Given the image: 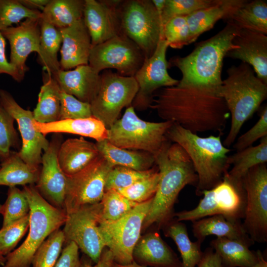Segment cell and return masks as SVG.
I'll list each match as a JSON object with an SVG mask.
<instances>
[{
	"label": "cell",
	"mask_w": 267,
	"mask_h": 267,
	"mask_svg": "<svg viewBox=\"0 0 267 267\" xmlns=\"http://www.w3.org/2000/svg\"><path fill=\"white\" fill-rule=\"evenodd\" d=\"M163 121H171L197 134L224 129L230 114L215 89L195 86L162 88L152 96L149 107Z\"/></svg>",
	"instance_id": "6da1fadb"
},
{
	"label": "cell",
	"mask_w": 267,
	"mask_h": 267,
	"mask_svg": "<svg viewBox=\"0 0 267 267\" xmlns=\"http://www.w3.org/2000/svg\"><path fill=\"white\" fill-rule=\"evenodd\" d=\"M154 157L160 179L142 229L153 224L160 227L170 222L180 191L187 185L196 186L198 181L190 158L178 144L168 140Z\"/></svg>",
	"instance_id": "7a4b0ae2"
},
{
	"label": "cell",
	"mask_w": 267,
	"mask_h": 267,
	"mask_svg": "<svg viewBox=\"0 0 267 267\" xmlns=\"http://www.w3.org/2000/svg\"><path fill=\"white\" fill-rule=\"evenodd\" d=\"M235 25L226 26L211 38L196 44L187 55L172 57L169 68L174 66L181 72L182 78L177 85L195 86L217 90L221 85L223 60L230 50L238 47L232 40L238 31Z\"/></svg>",
	"instance_id": "3957f363"
},
{
	"label": "cell",
	"mask_w": 267,
	"mask_h": 267,
	"mask_svg": "<svg viewBox=\"0 0 267 267\" xmlns=\"http://www.w3.org/2000/svg\"><path fill=\"white\" fill-rule=\"evenodd\" d=\"M227 77L217 90L224 100L231 117L229 132L222 142L228 148L237 138L243 124L258 110L267 97V84L252 67L241 62L227 70Z\"/></svg>",
	"instance_id": "277c9868"
},
{
	"label": "cell",
	"mask_w": 267,
	"mask_h": 267,
	"mask_svg": "<svg viewBox=\"0 0 267 267\" xmlns=\"http://www.w3.org/2000/svg\"><path fill=\"white\" fill-rule=\"evenodd\" d=\"M166 136L180 146L190 158L198 177L197 195L217 185L228 171L230 150L223 145L221 134L202 137L173 123Z\"/></svg>",
	"instance_id": "5b68a950"
},
{
	"label": "cell",
	"mask_w": 267,
	"mask_h": 267,
	"mask_svg": "<svg viewBox=\"0 0 267 267\" xmlns=\"http://www.w3.org/2000/svg\"><path fill=\"white\" fill-rule=\"evenodd\" d=\"M22 190L29 204V232L22 244L5 256L2 267H30L40 246L50 234L60 229L66 219V211L49 204L35 185H25Z\"/></svg>",
	"instance_id": "8992f818"
},
{
	"label": "cell",
	"mask_w": 267,
	"mask_h": 267,
	"mask_svg": "<svg viewBox=\"0 0 267 267\" xmlns=\"http://www.w3.org/2000/svg\"><path fill=\"white\" fill-rule=\"evenodd\" d=\"M173 123L141 119L131 105L122 118L107 129V139L118 147L143 151L155 156L168 141L166 134Z\"/></svg>",
	"instance_id": "52a82bcc"
},
{
	"label": "cell",
	"mask_w": 267,
	"mask_h": 267,
	"mask_svg": "<svg viewBox=\"0 0 267 267\" xmlns=\"http://www.w3.org/2000/svg\"><path fill=\"white\" fill-rule=\"evenodd\" d=\"M202 195L194 209L175 213L176 220L193 222L218 215L234 220L244 218L246 196L242 180L232 179L226 172L220 183L204 191Z\"/></svg>",
	"instance_id": "ba28073f"
},
{
	"label": "cell",
	"mask_w": 267,
	"mask_h": 267,
	"mask_svg": "<svg viewBox=\"0 0 267 267\" xmlns=\"http://www.w3.org/2000/svg\"><path fill=\"white\" fill-rule=\"evenodd\" d=\"M119 13L122 33L137 45L145 58L150 57L163 35L161 17L152 1L122 0Z\"/></svg>",
	"instance_id": "9c48e42d"
},
{
	"label": "cell",
	"mask_w": 267,
	"mask_h": 267,
	"mask_svg": "<svg viewBox=\"0 0 267 267\" xmlns=\"http://www.w3.org/2000/svg\"><path fill=\"white\" fill-rule=\"evenodd\" d=\"M100 75L99 88L90 104L92 116L108 129L118 119L122 110L132 105L138 86L134 77L124 76L111 70Z\"/></svg>",
	"instance_id": "30bf717a"
},
{
	"label": "cell",
	"mask_w": 267,
	"mask_h": 267,
	"mask_svg": "<svg viewBox=\"0 0 267 267\" xmlns=\"http://www.w3.org/2000/svg\"><path fill=\"white\" fill-rule=\"evenodd\" d=\"M152 198L139 203L122 218L99 222V228L105 245L112 253L115 262L132 263L134 249L140 237L142 225L151 206Z\"/></svg>",
	"instance_id": "8fae6325"
},
{
	"label": "cell",
	"mask_w": 267,
	"mask_h": 267,
	"mask_svg": "<svg viewBox=\"0 0 267 267\" xmlns=\"http://www.w3.org/2000/svg\"><path fill=\"white\" fill-rule=\"evenodd\" d=\"M66 214L62 229L65 244L74 242L92 261L97 263L106 248L99 228L101 202L82 206Z\"/></svg>",
	"instance_id": "7c38bea8"
},
{
	"label": "cell",
	"mask_w": 267,
	"mask_h": 267,
	"mask_svg": "<svg viewBox=\"0 0 267 267\" xmlns=\"http://www.w3.org/2000/svg\"><path fill=\"white\" fill-rule=\"evenodd\" d=\"M246 205L242 225L255 242L267 241V167L250 169L242 178Z\"/></svg>",
	"instance_id": "4fadbf2b"
},
{
	"label": "cell",
	"mask_w": 267,
	"mask_h": 267,
	"mask_svg": "<svg viewBox=\"0 0 267 267\" xmlns=\"http://www.w3.org/2000/svg\"><path fill=\"white\" fill-rule=\"evenodd\" d=\"M145 57L141 49L123 33L92 46L89 65L97 73L115 69L119 74L134 77Z\"/></svg>",
	"instance_id": "5bb4252c"
},
{
	"label": "cell",
	"mask_w": 267,
	"mask_h": 267,
	"mask_svg": "<svg viewBox=\"0 0 267 267\" xmlns=\"http://www.w3.org/2000/svg\"><path fill=\"white\" fill-rule=\"evenodd\" d=\"M112 168L100 154L79 172L67 176L64 202L66 212L100 202L105 192L107 176Z\"/></svg>",
	"instance_id": "9a60e30c"
},
{
	"label": "cell",
	"mask_w": 267,
	"mask_h": 267,
	"mask_svg": "<svg viewBox=\"0 0 267 267\" xmlns=\"http://www.w3.org/2000/svg\"><path fill=\"white\" fill-rule=\"evenodd\" d=\"M168 47L163 35L153 54L145 58L134 76L138 86L137 93L132 104L134 109L142 110L149 108L155 92L161 88L178 84L179 80L172 78L168 72L169 64L166 52Z\"/></svg>",
	"instance_id": "2e32d148"
},
{
	"label": "cell",
	"mask_w": 267,
	"mask_h": 267,
	"mask_svg": "<svg viewBox=\"0 0 267 267\" xmlns=\"http://www.w3.org/2000/svg\"><path fill=\"white\" fill-rule=\"evenodd\" d=\"M0 102L18 124L22 138L19 156L29 165L40 168L43 151L47 149L49 141L35 128L33 112L21 107L11 93L3 89H0Z\"/></svg>",
	"instance_id": "e0dca14e"
},
{
	"label": "cell",
	"mask_w": 267,
	"mask_h": 267,
	"mask_svg": "<svg viewBox=\"0 0 267 267\" xmlns=\"http://www.w3.org/2000/svg\"><path fill=\"white\" fill-rule=\"evenodd\" d=\"M63 141L61 134H53L47 149L44 151L39 179L35 186L49 204L64 210L67 176L58 161V152Z\"/></svg>",
	"instance_id": "ac0fdd59"
},
{
	"label": "cell",
	"mask_w": 267,
	"mask_h": 267,
	"mask_svg": "<svg viewBox=\"0 0 267 267\" xmlns=\"http://www.w3.org/2000/svg\"><path fill=\"white\" fill-rule=\"evenodd\" d=\"M121 0H85L83 19L92 45L122 33L119 13Z\"/></svg>",
	"instance_id": "d6986e66"
},
{
	"label": "cell",
	"mask_w": 267,
	"mask_h": 267,
	"mask_svg": "<svg viewBox=\"0 0 267 267\" xmlns=\"http://www.w3.org/2000/svg\"><path fill=\"white\" fill-rule=\"evenodd\" d=\"M40 18H27L19 25L7 28L1 34L10 44V63L24 76L29 67L26 62L30 54L39 52Z\"/></svg>",
	"instance_id": "ffe728a7"
},
{
	"label": "cell",
	"mask_w": 267,
	"mask_h": 267,
	"mask_svg": "<svg viewBox=\"0 0 267 267\" xmlns=\"http://www.w3.org/2000/svg\"><path fill=\"white\" fill-rule=\"evenodd\" d=\"M238 47L228 51L225 57L239 59L250 65L256 76L267 84V36L239 29L232 40Z\"/></svg>",
	"instance_id": "44dd1931"
},
{
	"label": "cell",
	"mask_w": 267,
	"mask_h": 267,
	"mask_svg": "<svg viewBox=\"0 0 267 267\" xmlns=\"http://www.w3.org/2000/svg\"><path fill=\"white\" fill-rule=\"evenodd\" d=\"M59 30L62 36L59 61L61 69L69 70L78 66L89 64L92 45L83 19Z\"/></svg>",
	"instance_id": "7402d4cb"
},
{
	"label": "cell",
	"mask_w": 267,
	"mask_h": 267,
	"mask_svg": "<svg viewBox=\"0 0 267 267\" xmlns=\"http://www.w3.org/2000/svg\"><path fill=\"white\" fill-rule=\"evenodd\" d=\"M60 89L79 100L90 104L100 85V75L89 64L73 70H60L53 76Z\"/></svg>",
	"instance_id": "603a6c76"
},
{
	"label": "cell",
	"mask_w": 267,
	"mask_h": 267,
	"mask_svg": "<svg viewBox=\"0 0 267 267\" xmlns=\"http://www.w3.org/2000/svg\"><path fill=\"white\" fill-rule=\"evenodd\" d=\"M133 257L135 262L145 267H182L181 261L156 232L140 237Z\"/></svg>",
	"instance_id": "cb8c5ba5"
},
{
	"label": "cell",
	"mask_w": 267,
	"mask_h": 267,
	"mask_svg": "<svg viewBox=\"0 0 267 267\" xmlns=\"http://www.w3.org/2000/svg\"><path fill=\"white\" fill-rule=\"evenodd\" d=\"M99 155L95 143L81 137L63 141L57 157L63 172L70 176L84 169Z\"/></svg>",
	"instance_id": "d4e9b609"
},
{
	"label": "cell",
	"mask_w": 267,
	"mask_h": 267,
	"mask_svg": "<svg viewBox=\"0 0 267 267\" xmlns=\"http://www.w3.org/2000/svg\"><path fill=\"white\" fill-rule=\"evenodd\" d=\"M33 124L36 130L45 136L50 133H67L92 138L96 141L107 138V128L100 121L93 116L59 120L47 123L34 120Z\"/></svg>",
	"instance_id": "484cf974"
},
{
	"label": "cell",
	"mask_w": 267,
	"mask_h": 267,
	"mask_svg": "<svg viewBox=\"0 0 267 267\" xmlns=\"http://www.w3.org/2000/svg\"><path fill=\"white\" fill-rule=\"evenodd\" d=\"M252 241L217 237L210 242L218 254L222 267H252L258 261L256 252L250 249Z\"/></svg>",
	"instance_id": "4316f807"
},
{
	"label": "cell",
	"mask_w": 267,
	"mask_h": 267,
	"mask_svg": "<svg viewBox=\"0 0 267 267\" xmlns=\"http://www.w3.org/2000/svg\"><path fill=\"white\" fill-rule=\"evenodd\" d=\"M192 232L197 240L201 242L210 235L253 241L246 232L240 221L230 219L220 215L192 222Z\"/></svg>",
	"instance_id": "83f0119b"
},
{
	"label": "cell",
	"mask_w": 267,
	"mask_h": 267,
	"mask_svg": "<svg viewBox=\"0 0 267 267\" xmlns=\"http://www.w3.org/2000/svg\"><path fill=\"white\" fill-rule=\"evenodd\" d=\"M95 144L100 154L113 167L122 166L143 171L151 169L155 164V157L150 153L119 148L107 139L96 141Z\"/></svg>",
	"instance_id": "f1b7e54d"
},
{
	"label": "cell",
	"mask_w": 267,
	"mask_h": 267,
	"mask_svg": "<svg viewBox=\"0 0 267 267\" xmlns=\"http://www.w3.org/2000/svg\"><path fill=\"white\" fill-rule=\"evenodd\" d=\"M246 0H220L215 5L200 9L187 16L191 43L203 33L212 29Z\"/></svg>",
	"instance_id": "f546056e"
},
{
	"label": "cell",
	"mask_w": 267,
	"mask_h": 267,
	"mask_svg": "<svg viewBox=\"0 0 267 267\" xmlns=\"http://www.w3.org/2000/svg\"><path fill=\"white\" fill-rule=\"evenodd\" d=\"M43 84L38 95V101L33 111L35 120L47 123L58 121L60 113V88L53 76L43 70Z\"/></svg>",
	"instance_id": "4dcf8cb0"
},
{
	"label": "cell",
	"mask_w": 267,
	"mask_h": 267,
	"mask_svg": "<svg viewBox=\"0 0 267 267\" xmlns=\"http://www.w3.org/2000/svg\"><path fill=\"white\" fill-rule=\"evenodd\" d=\"M223 20L239 29H245L267 34V2L266 0H246Z\"/></svg>",
	"instance_id": "1f68e13d"
},
{
	"label": "cell",
	"mask_w": 267,
	"mask_h": 267,
	"mask_svg": "<svg viewBox=\"0 0 267 267\" xmlns=\"http://www.w3.org/2000/svg\"><path fill=\"white\" fill-rule=\"evenodd\" d=\"M40 168L25 163L18 152L12 150L0 164V185L9 187L35 185L38 181Z\"/></svg>",
	"instance_id": "d6a6232c"
},
{
	"label": "cell",
	"mask_w": 267,
	"mask_h": 267,
	"mask_svg": "<svg viewBox=\"0 0 267 267\" xmlns=\"http://www.w3.org/2000/svg\"><path fill=\"white\" fill-rule=\"evenodd\" d=\"M40 43L37 62L44 70L52 76L60 70L57 53L62 44V36L59 29L40 18Z\"/></svg>",
	"instance_id": "836d02e7"
},
{
	"label": "cell",
	"mask_w": 267,
	"mask_h": 267,
	"mask_svg": "<svg viewBox=\"0 0 267 267\" xmlns=\"http://www.w3.org/2000/svg\"><path fill=\"white\" fill-rule=\"evenodd\" d=\"M85 0H50L42 11L41 19L61 29L83 17Z\"/></svg>",
	"instance_id": "e575fe53"
},
{
	"label": "cell",
	"mask_w": 267,
	"mask_h": 267,
	"mask_svg": "<svg viewBox=\"0 0 267 267\" xmlns=\"http://www.w3.org/2000/svg\"><path fill=\"white\" fill-rule=\"evenodd\" d=\"M165 235L175 242L182 259V267H196L203 254L201 241L192 242L188 235L185 224L181 222L171 221L164 226Z\"/></svg>",
	"instance_id": "d590c367"
},
{
	"label": "cell",
	"mask_w": 267,
	"mask_h": 267,
	"mask_svg": "<svg viewBox=\"0 0 267 267\" xmlns=\"http://www.w3.org/2000/svg\"><path fill=\"white\" fill-rule=\"evenodd\" d=\"M227 162L229 166L233 165L227 172L228 176L233 179L241 180L250 169L267 162V136L261 138L258 145L228 156Z\"/></svg>",
	"instance_id": "8d00e7d4"
},
{
	"label": "cell",
	"mask_w": 267,
	"mask_h": 267,
	"mask_svg": "<svg viewBox=\"0 0 267 267\" xmlns=\"http://www.w3.org/2000/svg\"><path fill=\"white\" fill-rule=\"evenodd\" d=\"M65 244L62 230L58 229L42 243L36 251L32 262V267H54Z\"/></svg>",
	"instance_id": "74e56055"
},
{
	"label": "cell",
	"mask_w": 267,
	"mask_h": 267,
	"mask_svg": "<svg viewBox=\"0 0 267 267\" xmlns=\"http://www.w3.org/2000/svg\"><path fill=\"white\" fill-rule=\"evenodd\" d=\"M7 198L2 204L1 227H4L29 214L28 201L23 190L16 186L9 187Z\"/></svg>",
	"instance_id": "f35d334b"
},
{
	"label": "cell",
	"mask_w": 267,
	"mask_h": 267,
	"mask_svg": "<svg viewBox=\"0 0 267 267\" xmlns=\"http://www.w3.org/2000/svg\"><path fill=\"white\" fill-rule=\"evenodd\" d=\"M100 202L102 204V219L109 221L122 218L138 204L115 189L105 191Z\"/></svg>",
	"instance_id": "ab89813d"
},
{
	"label": "cell",
	"mask_w": 267,
	"mask_h": 267,
	"mask_svg": "<svg viewBox=\"0 0 267 267\" xmlns=\"http://www.w3.org/2000/svg\"><path fill=\"white\" fill-rule=\"evenodd\" d=\"M41 15V11L28 9L19 0H0V31L23 19L40 18Z\"/></svg>",
	"instance_id": "60d3db41"
},
{
	"label": "cell",
	"mask_w": 267,
	"mask_h": 267,
	"mask_svg": "<svg viewBox=\"0 0 267 267\" xmlns=\"http://www.w3.org/2000/svg\"><path fill=\"white\" fill-rule=\"evenodd\" d=\"M220 0H166L160 17L163 26L171 18L187 16L201 9L216 5Z\"/></svg>",
	"instance_id": "b9f144b4"
},
{
	"label": "cell",
	"mask_w": 267,
	"mask_h": 267,
	"mask_svg": "<svg viewBox=\"0 0 267 267\" xmlns=\"http://www.w3.org/2000/svg\"><path fill=\"white\" fill-rule=\"evenodd\" d=\"M156 170L152 167L146 171H140L122 166L113 167L107 176L105 191L126 188L147 177Z\"/></svg>",
	"instance_id": "7bdbcfd3"
},
{
	"label": "cell",
	"mask_w": 267,
	"mask_h": 267,
	"mask_svg": "<svg viewBox=\"0 0 267 267\" xmlns=\"http://www.w3.org/2000/svg\"><path fill=\"white\" fill-rule=\"evenodd\" d=\"M159 179L160 174L157 168L147 177L117 191L129 200L138 204L141 203L154 197Z\"/></svg>",
	"instance_id": "ee69618b"
},
{
	"label": "cell",
	"mask_w": 267,
	"mask_h": 267,
	"mask_svg": "<svg viewBox=\"0 0 267 267\" xmlns=\"http://www.w3.org/2000/svg\"><path fill=\"white\" fill-rule=\"evenodd\" d=\"M163 35L169 46L180 49L191 43L187 16H175L164 25Z\"/></svg>",
	"instance_id": "f6af8a7d"
},
{
	"label": "cell",
	"mask_w": 267,
	"mask_h": 267,
	"mask_svg": "<svg viewBox=\"0 0 267 267\" xmlns=\"http://www.w3.org/2000/svg\"><path fill=\"white\" fill-rule=\"evenodd\" d=\"M13 117L0 102V161L6 159L11 148L20 149V140L14 126Z\"/></svg>",
	"instance_id": "bcb514c9"
},
{
	"label": "cell",
	"mask_w": 267,
	"mask_h": 267,
	"mask_svg": "<svg viewBox=\"0 0 267 267\" xmlns=\"http://www.w3.org/2000/svg\"><path fill=\"white\" fill-rule=\"evenodd\" d=\"M29 214L0 229V251L6 256L13 251L29 228Z\"/></svg>",
	"instance_id": "7dc6e473"
},
{
	"label": "cell",
	"mask_w": 267,
	"mask_h": 267,
	"mask_svg": "<svg viewBox=\"0 0 267 267\" xmlns=\"http://www.w3.org/2000/svg\"><path fill=\"white\" fill-rule=\"evenodd\" d=\"M60 99L59 120L87 118L92 117L89 103L82 102L61 89L60 92Z\"/></svg>",
	"instance_id": "c3c4849f"
},
{
	"label": "cell",
	"mask_w": 267,
	"mask_h": 267,
	"mask_svg": "<svg viewBox=\"0 0 267 267\" xmlns=\"http://www.w3.org/2000/svg\"><path fill=\"white\" fill-rule=\"evenodd\" d=\"M267 136V106L264 107L257 123L248 131L242 134L233 145V148L239 151L248 147L259 139Z\"/></svg>",
	"instance_id": "681fc988"
},
{
	"label": "cell",
	"mask_w": 267,
	"mask_h": 267,
	"mask_svg": "<svg viewBox=\"0 0 267 267\" xmlns=\"http://www.w3.org/2000/svg\"><path fill=\"white\" fill-rule=\"evenodd\" d=\"M54 267H79V248L73 242L65 244Z\"/></svg>",
	"instance_id": "f907efd6"
},
{
	"label": "cell",
	"mask_w": 267,
	"mask_h": 267,
	"mask_svg": "<svg viewBox=\"0 0 267 267\" xmlns=\"http://www.w3.org/2000/svg\"><path fill=\"white\" fill-rule=\"evenodd\" d=\"M5 51V39L0 31V74H7L15 81L21 82L24 76L8 61Z\"/></svg>",
	"instance_id": "816d5d0a"
},
{
	"label": "cell",
	"mask_w": 267,
	"mask_h": 267,
	"mask_svg": "<svg viewBox=\"0 0 267 267\" xmlns=\"http://www.w3.org/2000/svg\"><path fill=\"white\" fill-rule=\"evenodd\" d=\"M198 267H222L221 259L212 247L206 248L197 266Z\"/></svg>",
	"instance_id": "f5cc1de1"
},
{
	"label": "cell",
	"mask_w": 267,
	"mask_h": 267,
	"mask_svg": "<svg viewBox=\"0 0 267 267\" xmlns=\"http://www.w3.org/2000/svg\"><path fill=\"white\" fill-rule=\"evenodd\" d=\"M114 262L111 252L106 248L103 250L98 261L94 265H92L86 260H81L79 267H111Z\"/></svg>",
	"instance_id": "db71d44e"
},
{
	"label": "cell",
	"mask_w": 267,
	"mask_h": 267,
	"mask_svg": "<svg viewBox=\"0 0 267 267\" xmlns=\"http://www.w3.org/2000/svg\"><path fill=\"white\" fill-rule=\"evenodd\" d=\"M19 1L28 9L42 12L50 0H19Z\"/></svg>",
	"instance_id": "11a10c76"
},
{
	"label": "cell",
	"mask_w": 267,
	"mask_h": 267,
	"mask_svg": "<svg viewBox=\"0 0 267 267\" xmlns=\"http://www.w3.org/2000/svg\"><path fill=\"white\" fill-rule=\"evenodd\" d=\"M256 252L258 257V261L252 267H267V262L261 251L258 250Z\"/></svg>",
	"instance_id": "9f6ffc18"
},
{
	"label": "cell",
	"mask_w": 267,
	"mask_h": 267,
	"mask_svg": "<svg viewBox=\"0 0 267 267\" xmlns=\"http://www.w3.org/2000/svg\"><path fill=\"white\" fill-rule=\"evenodd\" d=\"M151 1L156 10L161 16L166 0H152Z\"/></svg>",
	"instance_id": "6f0895ef"
},
{
	"label": "cell",
	"mask_w": 267,
	"mask_h": 267,
	"mask_svg": "<svg viewBox=\"0 0 267 267\" xmlns=\"http://www.w3.org/2000/svg\"><path fill=\"white\" fill-rule=\"evenodd\" d=\"M111 267H146L140 265L136 263L134 261L132 263L129 264H127V265H121V264H119L114 262Z\"/></svg>",
	"instance_id": "680465c9"
},
{
	"label": "cell",
	"mask_w": 267,
	"mask_h": 267,
	"mask_svg": "<svg viewBox=\"0 0 267 267\" xmlns=\"http://www.w3.org/2000/svg\"><path fill=\"white\" fill-rule=\"evenodd\" d=\"M6 261L5 256H4L0 251V266H3Z\"/></svg>",
	"instance_id": "91938a15"
},
{
	"label": "cell",
	"mask_w": 267,
	"mask_h": 267,
	"mask_svg": "<svg viewBox=\"0 0 267 267\" xmlns=\"http://www.w3.org/2000/svg\"><path fill=\"white\" fill-rule=\"evenodd\" d=\"M2 205L0 204V214H1L2 211Z\"/></svg>",
	"instance_id": "94428289"
}]
</instances>
